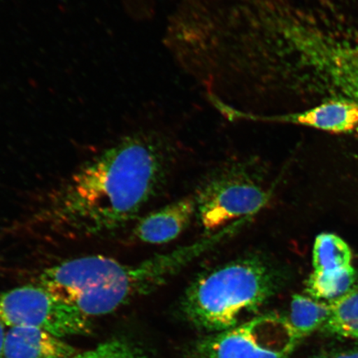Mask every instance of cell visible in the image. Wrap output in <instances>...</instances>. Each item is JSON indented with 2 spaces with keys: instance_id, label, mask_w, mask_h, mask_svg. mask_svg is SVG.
Listing matches in <instances>:
<instances>
[{
  "instance_id": "6da1fadb",
  "label": "cell",
  "mask_w": 358,
  "mask_h": 358,
  "mask_svg": "<svg viewBox=\"0 0 358 358\" xmlns=\"http://www.w3.org/2000/svg\"><path fill=\"white\" fill-rule=\"evenodd\" d=\"M178 147L168 129L140 127L79 169L53 199L49 215L78 236L120 230L164 185Z\"/></svg>"
},
{
  "instance_id": "7a4b0ae2",
  "label": "cell",
  "mask_w": 358,
  "mask_h": 358,
  "mask_svg": "<svg viewBox=\"0 0 358 358\" xmlns=\"http://www.w3.org/2000/svg\"><path fill=\"white\" fill-rule=\"evenodd\" d=\"M231 235V228L225 227L194 243L134 265L101 256L71 259L46 268L40 275V286L87 317L107 315L162 285Z\"/></svg>"
},
{
  "instance_id": "3957f363",
  "label": "cell",
  "mask_w": 358,
  "mask_h": 358,
  "mask_svg": "<svg viewBox=\"0 0 358 358\" xmlns=\"http://www.w3.org/2000/svg\"><path fill=\"white\" fill-rule=\"evenodd\" d=\"M285 272L258 254L222 264L192 282L182 299V310L200 329L218 333L234 328L278 292Z\"/></svg>"
},
{
  "instance_id": "277c9868",
  "label": "cell",
  "mask_w": 358,
  "mask_h": 358,
  "mask_svg": "<svg viewBox=\"0 0 358 358\" xmlns=\"http://www.w3.org/2000/svg\"><path fill=\"white\" fill-rule=\"evenodd\" d=\"M194 196L201 226L216 231L252 217L271 200V189L252 164L234 163L211 174Z\"/></svg>"
},
{
  "instance_id": "5b68a950",
  "label": "cell",
  "mask_w": 358,
  "mask_h": 358,
  "mask_svg": "<svg viewBox=\"0 0 358 358\" xmlns=\"http://www.w3.org/2000/svg\"><path fill=\"white\" fill-rule=\"evenodd\" d=\"M299 342L285 317L262 315L201 340L194 358H289Z\"/></svg>"
},
{
  "instance_id": "8992f818",
  "label": "cell",
  "mask_w": 358,
  "mask_h": 358,
  "mask_svg": "<svg viewBox=\"0 0 358 358\" xmlns=\"http://www.w3.org/2000/svg\"><path fill=\"white\" fill-rule=\"evenodd\" d=\"M88 317L42 286H22L0 294V321L10 328L30 327L62 338L91 332Z\"/></svg>"
},
{
  "instance_id": "52a82bcc",
  "label": "cell",
  "mask_w": 358,
  "mask_h": 358,
  "mask_svg": "<svg viewBox=\"0 0 358 358\" xmlns=\"http://www.w3.org/2000/svg\"><path fill=\"white\" fill-rule=\"evenodd\" d=\"M216 110L231 122L289 124L336 134L358 129V103L343 97L324 101L310 108L278 115H250L225 108Z\"/></svg>"
},
{
  "instance_id": "ba28073f",
  "label": "cell",
  "mask_w": 358,
  "mask_h": 358,
  "mask_svg": "<svg viewBox=\"0 0 358 358\" xmlns=\"http://www.w3.org/2000/svg\"><path fill=\"white\" fill-rule=\"evenodd\" d=\"M196 214L195 196H186L143 217L134 227V235L147 244L169 243L186 229Z\"/></svg>"
},
{
  "instance_id": "9c48e42d",
  "label": "cell",
  "mask_w": 358,
  "mask_h": 358,
  "mask_svg": "<svg viewBox=\"0 0 358 358\" xmlns=\"http://www.w3.org/2000/svg\"><path fill=\"white\" fill-rule=\"evenodd\" d=\"M77 349L61 338L30 328L11 327L6 334L3 358H73Z\"/></svg>"
},
{
  "instance_id": "30bf717a",
  "label": "cell",
  "mask_w": 358,
  "mask_h": 358,
  "mask_svg": "<svg viewBox=\"0 0 358 358\" xmlns=\"http://www.w3.org/2000/svg\"><path fill=\"white\" fill-rule=\"evenodd\" d=\"M329 302L317 301L306 295L295 294L286 317L296 337L301 341L321 330L330 315Z\"/></svg>"
},
{
  "instance_id": "8fae6325",
  "label": "cell",
  "mask_w": 358,
  "mask_h": 358,
  "mask_svg": "<svg viewBox=\"0 0 358 358\" xmlns=\"http://www.w3.org/2000/svg\"><path fill=\"white\" fill-rule=\"evenodd\" d=\"M357 271L352 266L330 271H313L306 281L308 296L330 302L345 294L357 283Z\"/></svg>"
},
{
  "instance_id": "7c38bea8",
  "label": "cell",
  "mask_w": 358,
  "mask_h": 358,
  "mask_svg": "<svg viewBox=\"0 0 358 358\" xmlns=\"http://www.w3.org/2000/svg\"><path fill=\"white\" fill-rule=\"evenodd\" d=\"M329 304L330 315L322 332L339 338L358 339V282L348 293Z\"/></svg>"
},
{
  "instance_id": "4fadbf2b",
  "label": "cell",
  "mask_w": 358,
  "mask_h": 358,
  "mask_svg": "<svg viewBox=\"0 0 358 358\" xmlns=\"http://www.w3.org/2000/svg\"><path fill=\"white\" fill-rule=\"evenodd\" d=\"M352 253L341 237L322 234L316 237L313 249V271H330L351 266Z\"/></svg>"
},
{
  "instance_id": "5bb4252c",
  "label": "cell",
  "mask_w": 358,
  "mask_h": 358,
  "mask_svg": "<svg viewBox=\"0 0 358 358\" xmlns=\"http://www.w3.org/2000/svg\"><path fill=\"white\" fill-rule=\"evenodd\" d=\"M73 358H150L141 348L123 339H111Z\"/></svg>"
},
{
  "instance_id": "9a60e30c",
  "label": "cell",
  "mask_w": 358,
  "mask_h": 358,
  "mask_svg": "<svg viewBox=\"0 0 358 358\" xmlns=\"http://www.w3.org/2000/svg\"><path fill=\"white\" fill-rule=\"evenodd\" d=\"M312 358H358V350L324 352Z\"/></svg>"
},
{
  "instance_id": "2e32d148",
  "label": "cell",
  "mask_w": 358,
  "mask_h": 358,
  "mask_svg": "<svg viewBox=\"0 0 358 358\" xmlns=\"http://www.w3.org/2000/svg\"><path fill=\"white\" fill-rule=\"evenodd\" d=\"M3 324L0 321V358L3 357L4 340H6V334L4 332Z\"/></svg>"
},
{
  "instance_id": "e0dca14e",
  "label": "cell",
  "mask_w": 358,
  "mask_h": 358,
  "mask_svg": "<svg viewBox=\"0 0 358 358\" xmlns=\"http://www.w3.org/2000/svg\"><path fill=\"white\" fill-rule=\"evenodd\" d=\"M356 131L358 133V129H357V131Z\"/></svg>"
}]
</instances>
